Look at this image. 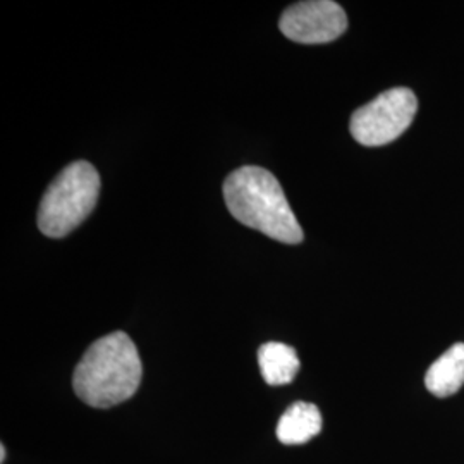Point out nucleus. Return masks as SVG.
<instances>
[{
  "mask_svg": "<svg viewBox=\"0 0 464 464\" xmlns=\"http://www.w3.org/2000/svg\"><path fill=\"white\" fill-rule=\"evenodd\" d=\"M418 99L410 88H391L360 107L349 130L363 147H383L404 133L416 116Z\"/></svg>",
  "mask_w": 464,
  "mask_h": 464,
  "instance_id": "obj_4",
  "label": "nucleus"
},
{
  "mask_svg": "<svg viewBox=\"0 0 464 464\" xmlns=\"http://www.w3.org/2000/svg\"><path fill=\"white\" fill-rule=\"evenodd\" d=\"M258 365L268 385H285L298 375V353L284 343H266L258 349Z\"/></svg>",
  "mask_w": 464,
  "mask_h": 464,
  "instance_id": "obj_8",
  "label": "nucleus"
},
{
  "mask_svg": "<svg viewBox=\"0 0 464 464\" xmlns=\"http://www.w3.org/2000/svg\"><path fill=\"white\" fill-rule=\"evenodd\" d=\"M143 366L131 337L112 332L100 337L74 370L76 396L93 408H111L133 398L140 387Z\"/></svg>",
  "mask_w": 464,
  "mask_h": 464,
  "instance_id": "obj_1",
  "label": "nucleus"
},
{
  "mask_svg": "<svg viewBox=\"0 0 464 464\" xmlns=\"http://www.w3.org/2000/svg\"><path fill=\"white\" fill-rule=\"evenodd\" d=\"M100 195V176L88 162L67 166L47 188L40 208L38 227L49 237H64L93 212Z\"/></svg>",
  "mask_w": 464,
  "mask_h": 464,
  "instance_id": "obj_3",
  "label": "nucleus"
},
{
  "mask_svg": "<svg viewBox=\"0 0 464 464\" xmlns=\"http://www.w3.org/2000/svg\"><path fill=\"white\" fill-rule=\"evenodd\" d=\"M322 430V415L315 404L295 402L277 423V439L285 446H299Z\"/></svg>",
  "mask_w": 464,
  "mask_h": 464,
  "instance_id": "obj_7",
  "label": "nucleus"
},
{
  "mask_svg": "<svg viewBox=\"0 0 464 464\" xmlns=\"http://www.w3.org/2000/svg\"><path fill=\"white\" fill-rule=\"evenodd\" d=\"M224 199L232 217L268 237L299 245L303 229L277 178L262 167L246 166L234 170L224 183Z\"/></svg>",
  "mask_w": 464,
  "mask_h": 464,
  "instance_id": "obj_2",
  "label": "nucleus"
},
{
  "mask_svg": "<svg viewBox=\"0 0 464 464\" xmlns=\"http://www.w3.org/2000/svg\"><path fill=\"white\" fill-rule=\"evenodd\" d=\"M425 385L435 398L454 396L464 385V343H456L431 363Z\"/></svg>",
  "mask_w": 464,
  "mask_h": 464,
  "instance_id": "obj_6",
  "label": "nucleus"
},
{
  "mask_svg": "<svg viewBox=\"0 0 464 464\" xmlns=\"http://www.w3.org/2000/svg\"><path fill=\"white\" fill-rule=\"evenodd\" d=\"M279 28L282 34L298 44H329L348 30V16L337 2L308 0L287 7Z\"/></svg>",
  "mask_w": 464,
  "mask_h": 464,
  "instance_id": "obj_5",
  "label": "nucleus"
},
{
  "mask_svg": "<svg viewBox=\"0 0 464 464\" xmlns=\"http://www.w3.org/2000/svg\"><path fill=\"white\" fill-rule=\"evenodd\" d=\"M0 461H2V463L5 461V448H4V446H0Z\"/></svg>",
  "mask_w": 464,
  "mask_h": 464,
  "instance_id": "obj_9",
  "label": "nucleus"
}]
</instances>
